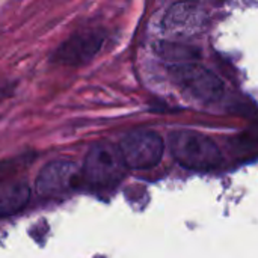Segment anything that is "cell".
Returning <instances> with one entry per match:
<instances>
[{
    "mask_svg": "<svg viewBox=\"0 0 258 258\" xmlns=\"http://www.w3.org/2000/svg\"><path fill=\"white\" fill-rule=\"evenodd\" d=\"M169 148L178 165L186 169L209 172L222 162V154L215 141L194 130L174 132L169 136Z\"/></svg>",
    "mask_w": 258,
    "mask_h": 258,
    "instance_id": "1",
    "label": "cell"
},
{
    "mask_svg": "<svg viewBox=\"0 0 258 258\" xmlns=\"http://www.w3.org/2000/svg\"><path fill=\"white\" fill-rule=\"evenodd\" d=\"M125 169L119 148L103 142L94 145L86 154L82 175L94 187H109L124 177Z\"/></svg>",
    "mask_w": 258,
    "mask_h": 258,
    "instance_id": "2",
    "label": "cell"
},
{
    "mask_svg": "<svg viewBox=\"0 0 258 258\" xmlns=\"http://www.w3.org/2000/svg\"><path fill=\"white\" fill-rule=\"evenodd\" d=\"M118 148L128 169L144 171L154 168L162 160L165 145L156 132L136 130L127 133Z\"/></svg>",
    "mask_w": 258,
    "mask_h": 258,
    "instance_id": "3",
    "label": "cell"
},
{
    "mask_svg": "<svg viewBox=\"0 0 258 258\" xmlns=\"http://www.w3.org/2000/svg\"><path fill=\"white\" fill-rule=\"evenodd\" d=\"M174 80L194 98L213 101L224 94L222 82L198 63H181L171 68Z\"/></svg>",
    "mask_w": 258,
    "mask_h": 258,
    "instance_id": "4",
    "label": "cell"
},
{
    "mask_svg": "<svg viewBox=\"0 0 258 258\" xmlns=\"http://www.w3.org/2000/svg\"><path fill=\"white\" fill-rule=\"evenodd\" d=\"M80 177L82 172L73 160H53L41 169L36 190L42 198H59L77 189Z\"/></svg>",
    "mask_w": 258,
    "mask_h": 258,
    "instance_id": "5",
    "label": "cell"
},
{
    "mask_svg": "<svg viewBox=\"0 0 258 258\" xmlns=\"http://www.w3.org/2000/svg\"><path fill=\"white\" fill-rule=\"evenodd\" d=\"M104 36L97 29H86L71 35L53 54V60L67 67H79L89 62L101 50Z\"/></svg>",
    "mask_w": 258,
    "mask_h": 258,
    "instance_id": "6",
    "label": "cell"
},
{
    "mask_svg": "<svg viewBox=\"0 0 258 258\" xmlns=\"http://www.w3.org/2000/svg\"><path fill=\"white\" fill-rule=\"evenodd\" d=\"M204 11L197 5L178 3L168 9L163 18V29L171 33L190 35L200 30L204 23Z\"/></svg>",
    "mask_w": 258,
    "mask_h": 258,
    "instance_id": "7",
    "label": "cell"
},
{
    "mask_svg": "<svg viewBox=\"0 0 258 258\" xmlns=\"http://www.w3.org/2000/svg\"><path fill=\"white\" fill-rule=\"evenodd\" d=\"M30 201V187L26 181L6 180L0 183V218L20 213Z\"/></svg>",
    "mask_w": 258,
    "mask_h": 258,
    "instance_id": "8",
    "label": "cell"
},
{
    "mask_svg": "<svg viewBox=\"0 0 258 258\" xmlns=\"http://www.w3.org/2000/svg\"><path fill=\"white\" fill-rule=\"evenodd\" d=\"M32 159H33L32 154H24V156H18V157H14V159L2 160L0 162V183L6 181V178L11 174H15L21 168L27 166L32 162Z\"/></svg>",
    "mask_w": 258,
    "mask_h": 258,
    "instance_id": "9",
    "label": "cell"
},
{
    "mask_svg": "<svg viewBox=\"0 0 258 258\" xmlns=\"http://www.w3.org/2000/svg\"><path fill=\"white\" fill-rule=\"evenodd\" d=\"M12 92V85L9 82H0V103L8 98Z\"/></svg>",
    "mask_w": 258,
    "mask_h": 258,
    "instance_id": "10",
    "label": "cell"
}]
</instances>
